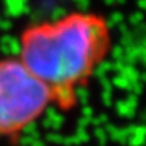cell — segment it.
I'll use <instances>...</instances> for the list:
<instances>
[{"label":"cell","instance_id":"obj_1","mask_svg":"<svg viewBox=\"0 0 146 146\" xmlns=\"http://www.w3.org/2000/svg\"><path fill=\"white\" fill-rule=\"evenodd\" d=\"M112 47L108 21L92 11H72L27 26L19 38V60L47 87L53 103L70 111Z\"/></svg>","mask_w":146,"mask_h":146},{"label":"cell","instance_id":"obj_2","mask_svg":"<svg viewBox=\"0 0 146 146\" xmlns=\"http://www.w3.org/2000/svg\"><path fill=\"white\" fill-rule=\"evenodd\" d=\"M52 103L50 91L19 57L0 60V138L16 139Z\"/></svg>","mask_w":146,"mask_h":146}]
</instances>
